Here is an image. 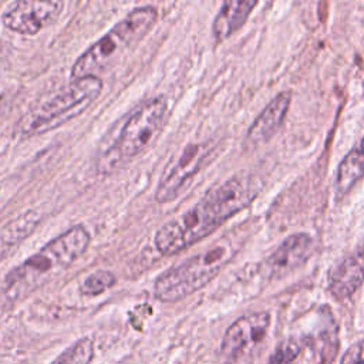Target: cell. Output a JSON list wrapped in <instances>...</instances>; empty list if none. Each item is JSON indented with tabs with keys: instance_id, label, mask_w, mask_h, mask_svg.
Listing matches in <instances>:
<instances>
[{
	"instance_id": "ac0fdd59",
	"label": "cell",
	"mask_w": 364,
	"mask_h": 364,
	"mask_svg": "<svg viewBox=\"0 0 364 364\" xmlns=\"http://www.w3.org/2000/svg\"><path fill=\"white\" fill-rule=\"evenodd\" d=\"M340 364H364V340L354 343L344 353Z\"/></svg>"
},
{
	"instance_id": "9a60e30c",
	"label": "cell",
	"mask_w": 364,
	"mask_h": 364,
	"mask_svg": "<svg viewBox=\"0 0 364 364\" xmlns=\"http://www.w3.org/2000/svg\"><path fill=\"white\" fill-rule=\"evenodd\" d=\"M94 357V341L82 337L65 348L51 364H91Z\"/></svg>"
},
{
	"instance_id": "7c38bea8",
	"label": "cell",
	"mask_w": 364,
	"mask_h": 364,
	"mask_svg": "<svg viewBox=\"0 0 364 364\" xmlns=\"http://www.w3.org/2000/svg\"><path fill=\"white\" fill-rule=\"evenodd\" d=\"M364 282V257L358 253L344 256L328 270V291L337 300L351 297Z\"/></svg>"
},
{
	"instance_id": "4fadbf2b",
	"label": "cell",
	"mask_w": 364,
	"mask_h": 364,
	"mask_svg": "<svg viewBox=\"0 0 364 364\" xmlns=\"http://www.w3.org/2000/svg\"><path fill=\"white\" fill-rule=\"evenodd\" d=\"M257 6L256 0H228L225 1L212 23V36L220 43L235 34L249 18L253 9Z\"/></svg>"
},
{
	"instance_id": "52a82bcc",
	"label": "cell",
	"mask_w": 364,
	"mask_h": 364,
	"mask_svg": "<svg viewBox=\"0 0 364 364\" xmlns=\"http://www.w3.org/2000/svg\"><path fill=\"white\" fill-rule=\"evenodd\" d=\"M212 149L210 144H189L161 178L155 191V200L158 203H168L179 196L182 189L210 159Z\"/></svg>"
},
{
	"instance_id": "e0dca14e",
	"label": "cell",
	"mask_w": 364,
	"mask_h": 364,
	"mask_svg": "<svg viewBox=\"0 0 364 364\" xmlns=\"http://www.w3.org/2000/svg\"><path fill=\"white\" fill-rule=\"evenodd\" d=\"M301 346L293 338L284 340L277 346L274 353L270 355L269 364H290L300 353Z\"/></svg>"
},
{
	"instance_id": "6da1fadb",
	"label": "cell",
	"mask_w": 364,
	"mask_h": 364,
	"mask_svg": "<svg viewBox=\"0 0 364 364\" xmlns=\"http://www.w3.org/2000/svg\"><path fill=\"white\" fill-rule=\"evenodd\" d=\"M257 191L256 179L243 172L213 186L191 209L156 230V250L171 256L193 246L245 209L257 196Z\"/></svg>"
},
{
	"instance_id": "8fae6325",
	"label": "cell",
	"mask_w": 364,
	"mask_h": 364,
	"mask_svg": "<svg viewBox=\"0 0 364 364\" xmlns=\"http://www.w3.org/2000/svg\"><path fill=\"white\" fill-rule=\"evenodd\" d=\"M291 102V92L283 91L277 94L270 102L259 112L252 125L249 127L246 142L250 146H259L277 132L282 127Z\"/></svg>"
},
{
	"instance_id": "277c9868",
	"label": "cell",
	"mask_w": 364,
	"mask_h": 364,
	"mask_svg": "<svg viewBox=\"0 0 364 364\" xmlns=\"http://www.w3.org/2000/svg\"><path fill=\"white\" fill-rule=\"evenodd\" d=\"M104 82L88 75L71 80L67 85L33 105L18 122L21 136L50 132L82 114L101 94Z\"/></svg>"
},
{
	"instance_id": "8992f818",
	"label": "cell",
	"mask_w": 364,
	"mask_h": 364,
	"mask_svg": "<svg viewBox=\"0 0 364 364\" xmlns=\"http://www.w3.org/2000/svg\"><path fill=\"white\" fill-rule=\"evenodd\" d=\"M168 118V102L154 97L139 105L125 121L112 145L98 158L97 171L109 175L146 151L161 135Z\"/></svg>"
},
{
	"instance_id": "ba28073f",
	"label": "cell",
	"mask_w": 364,
	"mask_h": 364,
	"mask_svg": "<svg viewBox=\"0 0 364 364\" xmlns=\"http://www.w3.org/2000/svg\"><path fill=\"white\" fill-rule=\"evenodd\" d=\"M63 7L64 3L58 0L14 1L4 10L3 24L14 33L34 36L57 20Z\"/></svg>"
},
{
	"instance_id": "3957f363",
	"label": "cell",
	"mask_w": 364,
	"mask_h": 364,
	"mask_svg": "<svg viewBox=\"0 0 364 364\" xmlns=\"http://www.w3.org/2000/svg\"><path fill=\"white\" fill-rule=\"evenodd\" d=\"M156 18L158 10L154 6H138L132 9L78 55L71 67L70 78L98 77V73L112 65L119 57L134 48L151 31Z\"/></svg>"
},
{
	"instance_id": "30bf717a",
	"label": "cell",
	"mask_w": 364,
	"mask_h": 364,
	"mask_svg": "<svg viewBox=\"0 0 364 364\" xmlns=\"http://www.w3.org/2000/svg\"><path fill=\"white\" fill-rule=\"evenodd\" d=\"M314 252V239L306 232L289 235L262 263V274L270 280L282 279L301 264Z\"/></svg>"
},
{
	"instance_id": "7a4b0ae2",
	"label": "cell",
	"mask_w": 364,
	"mask_h": 364,
	"mask_svg": "<svg viewBox=\"0 0 364 364\" xmlns=\"http://www.w3.org/2000/svg\"><path fill=\"white\" fill-rule=\"evenodd\" d=\"M90 242L91 235L84 225H75L53 237L6 274L7 294L13 299L27 296L50 277L70 267L85 253Z\"/></svg>"
},
{
	"instance_id": "5bb4252c",
	"label": "cell",
	"mask_w": 364,
	"mask_h": 364,
	"mask_svg": "<svg viewBox=\"0 0 364 364\" xmlns=\"http://www.w3.org/2000/svg\"><path fill=\"white\" fill-rule=\"evenodd\" d=\"M364 178V136L341 159L336 173V195L346 196Z\"/></svg>"
},
{
	"instance_id": "9c48e42d",
	"label": "cell",
	"mask_w": 364,
	"mask_h": 364,
	"mask_svg": "<svg viewBox=\"0 0 364 364\" xmlns=\"http://www.w3.org/2000/svg\"><path fill=\"white\" fill-rule=\"evenodd\" d=\"M270 326L267 311H255L235 320L222 338L220 350L226 358L237 360L253 350L266 336Z\"/></svg>"
},
{
	"instance_id": "2e32d148",
	"label": "cell",
	"mask_w": 364,
	"mask_h": 364,
	"mask_svg": "<svg viewBox=\"0 0 364 364\" xmlns=\"http://www.w3.org/2000/svg\"><path fill=\"white\" fill-rule=\"evenodd\" d=\"M117 282V277L112 272L109 270H97L91 274H88L81 286H80V291L84 296H98L104 291H107L108 289H111Z\"/></svg>"
},
{
	"instance_id": "5b68a950",
	"label": "cell",
	"mask_w": 364,
	"mask_h": 364,
	"mask_svg": "<svg viewBox=\"0 0 364 364\" xmlns=\"http://www.w3.org/2000/svg\"><path fill=\"white\" fill-rule=\"evenodd\" d=\"M233 239L218 240L205 250L162 272L154 283V296L164 303L179 301L205 287L235 256Z\"/></svg>"
}]
</instances>
